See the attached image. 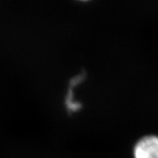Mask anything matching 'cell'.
Segmentation results:
<instances>
[{
	"mask_svg": "<svg viewBox=\"0 0 158 158\" xmlns=\"http://www.w3.org/2000/svg\"><path fill=\"white\" fill-rule=\"evenodd\" d=\"M134 158H158V136L148 135L136 141L133 148Z\"/></svg>",
	"mask_w": 158,
	"mask_h": 158,
	"instance_id": "1",
	"label": "cell"
}]
</instances>
